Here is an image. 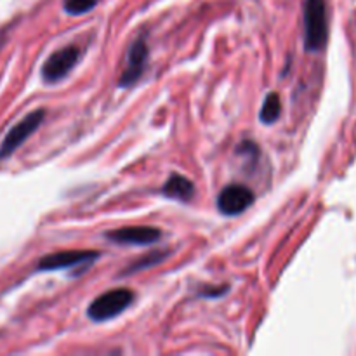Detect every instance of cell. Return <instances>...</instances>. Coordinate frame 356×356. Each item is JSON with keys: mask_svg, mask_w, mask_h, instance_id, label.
Listing matches in <instances>:
<instances>
[{"mask_svg": "<svg viewBox=\"0 0 356 356\" xmlns=\"http://www.w3.org/2000/svg\"><path fill=\"white\" fill-rule=\"evenodd\" d=\"M254 204V193L243 184H228L218 197V209L225 216H238Z\"/></svg>", "mask_w": 356, "mask_h": 356, "instance_id": "cell-5", "label": "cell"}, {"mask_svg": "<svg viewBox=\"0 0 356 356\" xmlns=\"http://www.w3.org/2000/svg\"><path fill=\"white\" fill-rule=\"evenodd\" d=\"M134 294L129 289H113L94 299L87 308V315L94 322H106L115 318L131 306Z\"/></svg>", "mask_w": 356, "mask_h": 356, "instance_id": "cell-2", "label": "cell"}, {"mask_svg": "<svg viewBox=\"0 0 356 356\" xmlns=\"http://www.w3.org/2000/svg\"><path fill=\"white\" fill-rule=\"evenodd\" d=\"M146 61H148V47H146L145 38H138L132 42L131 49H129L127 61H125L124 70L118 79V86L120 87H131L141 79L143 72L146 68Z\"/></svg>", "mask_w": 356, "mask_h": 356, "instance_id": "cell-6", "label": "cell"}, {"mask_svg": "<svg viewBox=\"0 0 356 356\" xmlns=\"http://www.w3.org/2000/svg\"><path fill=\"white\" fill-rule=\"evenodd\" d=\"M99 3V0H65V10L72 16H80V14L89 13L90 9Z\"/></svg>", "mask_w": 356, "mask_h": 356, "instance_id": "cell-11", "label": "cell"}, {"mask_svg": "<svg viewBox=\"0 0 356 356\" xmlns=\"http://www.w3.org/2000/svg\"><path fill=\"white\" fill-rule=\"evenodd\" d=\"M44 117L45 110H35L31 111V113H28L23 120L17 122V124L7 132L2 145H0V160L13 155V153L16 152V149L19 148V146L23 145L38 127H40L42 122H44Z\"/></svg>", "mask_w": 356, "mask_h": 356, "instance_id": "cell-4", "label": "cell"}, {"mask_svg": "<svg viewBox=\"0 0 356 356\" xmlns=\"http://www.w3.org/2000/svg\"><path fill=\"white\" fill-rule=\"evenodd\" d=\"M329 28H327V9L323 0H306L305 2V47L315 52L325 45Z\"/></svg>", "mask_w": 356, "mask_h": 356, "instance_id": "cell-1", "label": "cell"}, {"mask_svg": "<svg viewBox=\"0 0 356 356\" xmlns=\"http://www.w3.org/2000/svg\"><path fill=\"white\" fill-rule=\"evenodd\" d=\"M80 58V49L76 45H66V47L58 49L45 59L42 66V79L45 83H56L65 79Z\"/></svg>", "mask_w": 356, "mask_h": 356, "instance_id": "cell-3", "label": "cell"}, {"mask_svg": "<svg viewBox=\"0 0 356 356\" xmlns=\"http://www.w3.org/2000/svg\"><path fill=\"white\" fill-rule=\"evenodd\" d=\"M99 257L97 250H59V252L47 254L38 263L40 271H54L65 270V268L79 266L82 263H92Z\"/></svg>", "mask_w": 356, "mask_h": 356, "instance_id": "cell-7", "label": "cell"}, {"mask_svg": "<svg viewBox=\"0 0 356 356\" xmlns=\"http://www.w3.org/2000/svg\"><path fill=\"white\" fill-rule=\"evenodd\" d=\"M280 115H282L280 96H278V92H270L266 96V99H264L263 108H261V113H259L261 122L266 125L275 124V122L280 118Z\"/></svg>", "mask_w": 356, "mask_h": 356, "instance_id": "cell-10", "label": "cell"}, {"mask_svg": "<svg viewBox=\"0 0 356 356\" xmlns=\"http://www.w3.org/2000/svg\"><path fill=\"white\" fill-rule=\"evenodd\" d=\"M165 256H167L165 252H155V254H152V256L141 257V261H138V263L132 264V266L129 268V270L125 271V273H132V271H136V270H145V268L153 266V264L160 263V261H162Z\"/></svg>", "mask_w": 356, "mask_h": 356, "instance_id": "cell-12", "label": "cell"}, {"mask_svg": "<svg viewBox=\"0 0 356 356\" xmlns=\"http://www.w3.org/2000/svg\"><path fill=\"white\" fill-rule=\"evenodd\" d=\"M162 193L165 197L172 198V200L179 202H190L195 195V184L191 183L188 177L181 176V174H172V176L167 179V183L163 184Z\"/></svg>", "mask_w": 356, "mask_h": 356, "instance_id": "cell-9", "label": "cell"}, {"mask_svg": "<svg viewBox=\"0 0 356 356\" xmlns=\"http://www.w3.org/2000/svg\"><path fill=\"white\" fill-rule=\"evenodd\" d=\"M106 238L125 245H153L162 238V232L152 226H125L106 233Z\"/></svg>", "mask_w": 356, "mask_h": 356, "instance_id": "cell-8", "label": "cell"}]
</instances>
